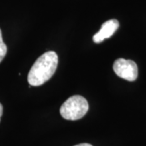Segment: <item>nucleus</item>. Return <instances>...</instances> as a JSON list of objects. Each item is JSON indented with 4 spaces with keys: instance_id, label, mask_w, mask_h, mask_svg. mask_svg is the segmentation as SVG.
<instances>
[{
    "instance_id": "7",
    "label": "nucleus",
    "mask_w": 146,
    "mask_h": 146,
    "mask_svg": "<svg viewBox=\"0 0 146 146\" xmlns=\"http://www.w3.org/2000/svg\"><path fill=\"white\" fill-rule=\"evenodd\" d=\"M75 146H93L91 145L90 144H87V143H83V144H79V145H76Z\"/></svg>"
},
{
    "instance_id": "5",
    "label": "nucleus",
    "mask_w": 146,
    "mask_h": 146,
    "mask_svg": "<svg viewBox=\"0 0 146 146\" xmlns=\"http://www.w3.org/2000/svg\"><path fill=\"white\" fill-rule=\"evenodd\" d=\"M7 46L6 44L3 42V36H2V31L0 29V63L3 61V59L4 58L7 54Z\"/></svg>"
},
{
    "instance_id": "1",
    "label": "nucleus",
    "mask_w": 146,
    "mask_h": 146,
    "mask_svg": "<svg viewBox=\"0 0 146 146\" xmlns=\"http://www.w3.org/2000/svg\"><path fill=\"white\" fill-rule=\"evenodd\" d=\"M57 54L48 51L38 58L28 74V82L32 86H40L53 76L57 69Z\"/></svg>"
},
{
    "instance_id": "2",
    "label": "nucleus",
    "mask_w": 146,
    "mask_h": 146,
    "mask_svg": "<svg viewBox=\"0 0 146 146\" xmlns=\"http://www.w3.org/2000/svg\"><path fill=\"white\" fill-rule=\"evenodd\" d=\"M89 110V103L82 96L74 95L64 102L60 107V115L67 120H78Z\"/></svg>"
},
{
    "instance_id": "6",
    "label": "nucleus",
    "mask_w": 146,
    "mask_h": 146,
    "mask_svg": "<svg viewBox=\"0 0 146 146\" xmlns=\"http://www.w3.org/2000/svg\"><path fill=\"white\" fill-rule=\"evenodd\" d=\"M3 105L0 103V119H1V117L3 115Z\"/></svg>"
},
{
    "instance_id": "4",
    "label": "nucleus",
    "mask_w": 146,
    "mask_h": 146,
    "mask_svg": "<svg viewBox=\"0 0 146 146\" xmlns=\"http://www.w3.org/2000/svg\"><path fill=\"white\" fill-rule=\"evenodd\" d=\"M119 27V23L115 19L106 21L102 24L99 31L93 37L94 42L95 43H101L103 42L105 39L110 38L115 33Z\"/></svg>"
},
{
    "instance_id": "3",
    "label": "nucleus",
    "mask_w": 146,
    "mask_h": 146,
    "mask_svg": "<svg viewBox=\"0 0 146 146\" xmlns=\"http://www.w3.org/2000/svg\"><path fill=\"white\" fill-rule=\"evenodd\" d=\"M113 69L119 77L128 81L136 80L138 76V68L136 63L129 59H117L114 63Z\"/></svg>"
}]
</instances>
